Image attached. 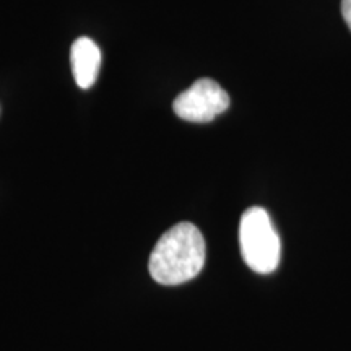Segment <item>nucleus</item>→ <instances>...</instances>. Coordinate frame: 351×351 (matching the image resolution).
<instances>
[{"label":"nucleus","mask_w":351,"mask_h":351,"mask_svg":"<svg viewBox=\"0 0 351 351\" xmlns=\"http://www.w3.org/2000/svg\"><path fill=\"white\" fill-rule=\"evenodd\" d=\"M205 265V239L192 223H179L165 232L153 249L148 270L161 285L191 282Z\"/></svg>","instance_id":"obj_1"},{"label":"nucleus","mask_w":351,"mask_h":351,"mask_svg":"<svg viewBox=\"0 0 351 351\" xmlns=\"http://www.w3.org/2000/svg\"><path fill=\"white\" fill-rule=\"evenodd\" d=\"M239 245L249 269L257 274H271L276 270L282 256V243L270 215L262 207H251L241 217Z\"/></svg>","instance_id":"obj_2"},{"label":"nucleus","mask_w":351,"mask_h":351,"mask_svg":"<svg viewBox=\"0 0 351 351\" xmlns=\"http://www.w3.org/2000/svg\"><path fill=\"white\" fill-rule=\"evenodd\" d=\"M230 108V96L215 80L210 78H200L194 85L189 86L174 99L173 109L178 117L195 122V124H205L213 121Z\"/></svg>","instance_id":"obj_3"},{"label":"nucleus","mask_w":351,"mask_h":351,"mask_svg":"<svg viewBox=\"0 0 351 351\" xmlns=\"http://www.w3.org/2000/svg\"><path fill=\"white\" fill-rule=\"evenodd\" d=\"M70 62L77 85L88 90L95 85L101 67V51L93 39L82 36L72 44Z\"/></svg>","instance_id":"obj_4"},{"label":"nucleus","mask_w":351,"mask_h":351,"mask_svg":"<svg viewBox=\"0 0 351 351\" xmlns=\"http://www.w3.org/2000/svg\"><path fill=\"white\" fill-rule=\"evenodd\" d=\"M341 15H343L346 25L351 29V0H343L341 2Z\"/></svg>","instance_id":"obj_5"}]
</instances>
